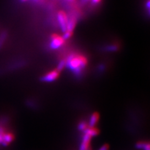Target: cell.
Returning a JSON list of instances; mask_svg holds the SVG:
<instances>
[{
    "mask_svg": "<svg viewBox=\"0 0 150 150\" xmlns=\"http://www.w3.org/2000/svg\"><path fill=\"white\" fill-rule=\"evenodd\" d=\"M88 61L85 56L72 54L69 56L66 60V65L73 71L75 75L79 76L81 74L83 69L87 64Z\"/></svg>",
    "mask_w": 150,
    "mask_h": 150,
    "instance_id": "cell-1",
    "label": "cell"
},
{
    "mask_svg": "<svg viewBox=\"0 0 150 150\" xmlns=\"http://www.w3.org/2000/svg\"><path fill=\"white\" fill-rule=\"evenodd\" d=\"M68 17L64 11H60L58 13V21L62 31H67Z\"/></svg>",
    "mask_w": 150,
    "mask_h": 150,
    "instance_id": "cell-2",
    "label": "cell"
},
{
    "mask_svg": "<svg viewBox=\"0 0 150 150\" xmlns=\"http://www.w3.org/2000/svg\"><path fill=\"white\" fill-rule=\"evenodd\" d=\"M51 41L50 43V47L51 49L56 50L59 48L60 46H62L64 43V40L62 36H60L58 35H53L51 38Z\"/></svg>",
    "mask_w": 150,
    "mask_h": 150,
    "instance_id": "cell-3",
    "label": "cell"
},
{
    "mask_svg": "<svg viewBox=\"0 0 150 150\" xmlns=\"http://www.w3.org/2000/svg\"><path fill=\"white\" fill-rule=\"evenodd\" d=\"M92 138L93 137L91 135H90L86 131H84V135L79 150H88L90 148V143Z\"/></svg>",
    "mask_w": 150,
    "mask_h": 150,
    "instance_id": "cell-4",
    "label": "cell"
},
{
    "mask_svg": "<svg viewBox=\"0 0 150 150\" xmlns=\"http://www.w3.org/2000/svg\"><path fill=\"white\" fill-rule=\"evenodd\" d=\"M59 74V72L57 70H53V71L46 74L45 76L41 78V81L45 82H51L56 80L58 78Z\"/></svg>",
    "mask_w": 150,
    "mask_h": 150,
    "instance_id": "cell-5",
    "label": "cell"
},
{
    "mask_svg": "<svg viewBox=\"0 0 150 150\" xmlns=\"http://www.w3.org/2000/svg\"><path fill=\"white\" fill-rule=\"evenodd\" d=\"M77 17L78 16L75 13H72L71 14V15H69L68 20L67 31L73 32L74 28H75V26H76V24Z\"/></svg>",
    "mask_w": 150,
    "mask_h": 150,
    "instance_id": "cell-6",
    "label": "cell"
},
{
    "mask_svg": "<svg viewBox=\"0 0 150 150\" xmlns=\"http://www.w3.org/2000/svg\"><path fill=\"white\" fill-rule=\"evenodd\" d=\"M15 139V136L11 132H6L4 133L3 138V142L1 144L3 146H7V145L10 144Z\"/></svg>",
    "mask_w": 150,
    "mask_h": 150,
    "instance_id": "cell-7",
    "label": "cell"
},
{
    "mask_svg": "<svg viewBox=\"0 0 150 150\" xmlns=\"http://www.w3.org/2000/svg\"><path fill=\"white\" fill-rule=\"evenodd\" d=\"M100 119V115L98 112H94L90 117V123H89V126L90 127H95V125L99 121Z\"/></svg>",
    "mask_w": 150,
    "mask_h": 150,
    "instance_id": "cell-8",
    "label": "cell"
},
{
    "mask_svg": "<svg viewBox=\"0 0 150 150\" xmlns=\"http://www.w3.org/2000/svg\"><path fill=\"white\" fill-rule=\"evenodd\" d=\"M65 66H66V60L63 59V60L61 61L58 64V68H57V69H56V70L59 72L60 71H62V70L64 68Z\"/></svg>",
    "mask_w": 150,
    "mask_h": 150,
    "instance_id": "cell-9",
    "label": "cell"
},
{
    "mask_svg": "<svg viewBox=\"0 0 150 150\" xmlns=\"http://www.w3.org/2000/svg\"><path fill=\"white\" fill-rule=\"evenodd\" d=\"M105 49H106V50L110 51H116L118 49V46L116 45H112L108 46Z\"/></svg>",
    "mask_w": 150,
    "mask_h": 150,
    "instance_id": "cell-10",
    "label": "cell"
},
{
    "mask_svg": "<svg viewBox=\"0 0 150 150\" xmlns=\"http://www.w3.org/2000/svg\"><path fill=\"white\" fill-rule=\"evenodd\" d=\"M78 128L79 129H80L81 131H85L88 127L85 122H81V123H80V124L79 125Z\"/></svg>",
    "mask_w": 150,
    "mask_h": 150,
    "instance_id": "cell-11",
    "label": "cell"
},
{
    "mask_svg": "<svg viewBox=\"0 0 150 150\" xmlns=\"http://www.w3.org/2000/svg\"><path fill=\"white\" fill-rule=\"evenodd\" d=\"M72 35H73V32L72 31H67L64 32V36H63V39L64 40H66L69 39L70 37H71Z\"/></svg>",
    "mask_w": 150,
    "mask_h": 150,
    "instance_id": "cell-12",
    "label": "cell"
},
{
    "mask_svg": "<svg viewBox=\"0 0 150 150\" xmlns=\"http://www.w3.org/2000/svg\"><path fill=\"white\" fill-rule=\"evenodd\" d=\"M146 143H144V142H139L137 144V146L138 148H141V149H143L144 146V144Z\"/></svg>",
    "mask_w": 150,
    "mask_h": 150,
    "instance_id": "cell-13",
    "label": "cell"
},
{
    "mask_svg": "<svg viewBox=\"0 0 150 150\" xmlns=\"http://www.w3.org/2000/svg\"><path fill=\"white\" fill-rule=\"evenodd\" d=\"M109 146L108 144H104L103 146H102L99 150H108Z\"/></svg>",
    "mask_w": 150,
    "mask_h": 150,
    "instance_id": "cell-14",
    "label": "cell"
},
{
    "mask_svg": "<svg viewBox=\"0 0 150 150\" xmlns=\"http://www.w3.org/2000/svg\"><path fill=\"white\" fill-rule=\"evenodd\" d=\"M144 150H149V143H145L144 146L143 148Z\"/></svg>",
    "mask_w": 150,
    "mask_h": 150,
    "instance_id": "cell-15",
    "label": "cell"
},
{
    "mask_svg": "<svg viewBox=\"0 0 150 150\" xmlns=\"http://www.w3.org/2000/svg\"><path fill=\"white\" fill-rule=\"evenodd\" d=\"M101 0H92V3L94 4H97L98 3H100Z\"/></svg>",
    "mask_w": 150,
    "mask_h": 150,
    "instance_id": "cell-16",
    "label": "cell"
},
{
    "mask_svg": "<svg viewBox=\"0 0 150 150\" xmlns=\"http://www.w3.org/2000/svg\"><path fill=\"white\" fill-rule=\"evenodd\" d=\"M67 1L69 2V3H73V2H75L76 1V0H67Z\"/></svg>",
    "mask_w": 150,
    "mask_h": 150,
    "instance_id": "cell-17",
    "label": "cell"
},
{
    "mask_svg": "<svg viewBox=\"0 0 150 150\" xmlns=\"http://www.w3.org/2000/svg\"><path fill=\"white\" fill-rule=\"evenodd\" d=\"M22 1H26V0H22Z\"/></svg>",
    "mask_w": 150,
    "mask_h": 150,
    "instance_id": "cell-18",
    "label": "cell"
},
{
    "mask_svg": "<svg viewBox=\"0 0 150 150\" xmlns=\"http://www.w3.org/2000/svg\"><path fill=\"white\" fill-rule=\"evenodd\" d=\"M88 150H91V149H90V148H89V149H88Z\"/></svg>",
    "mask_w": 150,
    "mask_h": 150,
    "instance_id": "cell-19",
    "label": "cell"
}]
</instances>
